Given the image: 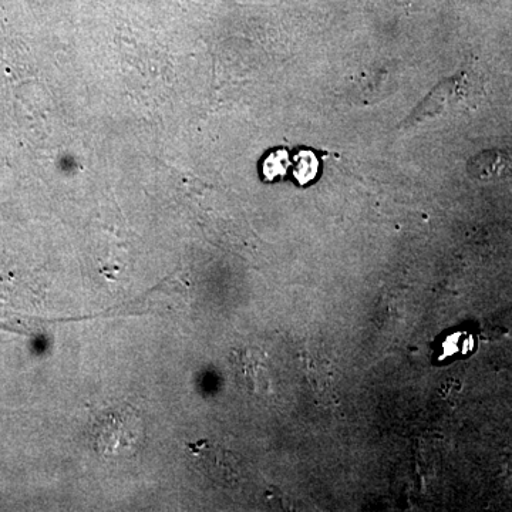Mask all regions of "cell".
I'll use <instances>...</instances> for the list:
<instances>
[{"instance_id":"cell-2","label":"cell","mask_w":512,"mask_h":512,"mask_svg":"<svg viewBox=\"0 0 512 512\" xmlns=\"http://www.w3.org/2000/svg\"><path fill=\"white\" fill-rule=\"evenodd\" d=\"M468 173L476 180L490 181L512 178V153L504 150H488L471 158Z\"/></svg>"},{"instance_id":"cell-1","label":"cell","mask_w":512,"mask_h":512,"mask_svg":"<svg viewBox=\"0 0 512 512\" xmlns=\"http://www.w3.org/2000/svg\"><path fill=\"white\" fill-rule=\"evenodd\" d=\"M484 96L481 74L473 69L460 70L437 84L397 128L399 131H410L444 117L470 113L477 109Z\"/></svg>"}]
</instances>
